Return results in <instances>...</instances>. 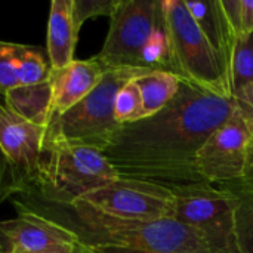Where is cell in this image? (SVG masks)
I'll return each instance as SVG.
<instances>
[{
    "instance_id": "cell-1",
    "label": "cell",
    "mask_w": 253,
    "mask_h": 253,
    "mask_svg": "<svg viewBox=\"0 0 253 253\" xmlns=\"http://www.w3.org/2000/svg\"><path fill=\"white\" fill-rule=\"evenodd\" d=\"M233 98L181 82L176 96L157 114L122 125L104 151L122 179L163 187L175 196L212 188L196 157L209 135L234 111Z\"/></svg>"
},
{
    "instance_id": "cell-2",
    "label": "cell",
    "mask_w": 253,
    "mask_h": 253,
    "mask_svg": "<svg viewBox=\"0 0 253 253\" xmlns=\"http://www.w3.org/2000/svg\"><path fill=\"white\" fill-rule=\"evenodd\" d=\"M34 215L62 225L90 246L130 248L151 253H211L202 237L175 218L122 219L93 211L82 202L59 205L25 193L10 199Z\"/></svg>"
},
{
    "instance_id": "cell-3",
    "label": "cell",
    "mask_w": 253,
    "mask_h": 253,
    "mask_svg": "<svg viewBox=\"0 0 253 253\" xmlns=\"http://www.w3.org/2000/svg\"><path fill=\"white\" fill-rule=\"evenodd\" d=\"M117 179V170L102 151L62 141H44L39 181L27 193L52 203L73 205Z\"/></svg>"
},
{
    "instance_id": "cell-4",
    "label": "cell",
    "mask_w": 253,
    "mask_h": 253,
    "mask_svg": "<svg viewBox=\"0 0 253 253\" xmlns=\"http://www.w3.org/2000/svg\"><path fill=\"white\" fill-rule=\"evenodd\" d=\"M150 71L153 70H107L101 82L87 96L64 114L49 120L44 141H62L70 145L90 147L104 153L122 126L114 116V102L119 90L126 83Z\"/></svg>"
},
{
    "instance_id": "cell-5",
    "label": "cell",
    "mask_w": 253,
    "mask_h": 253,
    "mask_svg": "<svg viewBox=\"0 0 253 253\" xmlns=\"http://www.w3.org/2000/svg\"><path fill=\"white\" fill-rule=\"evenodd\" d=\"M160 10L169 39L172 73L208 92L233 98L224 67L184 0H163Z\"/></svg>"
},
{
    "instance_id": "cell-6",
    "label": "cell",
    "mask_w": 253,
    "mask_h": 253,
    "mask_svg": "<svg viewBox=\"0 0 253 253\" xmlns=\"http://www.w3.org/2000/svg\"><path fill=\"white\" fill-rule=\"evenodd\" d=\"M162 19L157 0H119L110 16V28L95 56L105 70L144 68L142 50Z\"/></svg>"
},
{
    "instance_id": "cell-7",
    "label": "cell",
    "mask_w": 253,
    "mask_h": 253,
    "mask_svg": "<svg viewBox=\"0 0 253 253\" xmlns=\"http://www.w3.org/2000/svg\"><path fill=\"white\" fill-rule=\"evenodd\" d=\"M236 199L225 187L176 196L175 219L193 228L211 253H239L236 242Z\"/></svg>"
},
{
    "instance_id": "cell-8",
    "label": "cell",
    "mask_w": 253,
    "mask_h": 253,
    "mask_svg": "<svg viewBox=\"0 0 253 253\" xmlns=\"http://www.w3.org/2000/svg\"><path fill=\"white\" fill-rule=\"evenodd\" d=\"M252 133V122L234 108L233 114L200 147L196 157L199 175L215 187L239 184L248 166Z\"/></svg>"
},
{
    "instance_id": "cell-9",
    "label": "cell",
    "mask_w": 253,
    "mask_h": 253,
    "mask_svg": "<svg viewBox=\"0 0 253 253\" xmlns=\"http://www.w3.org/2000/svg\"><path fill=\"white\" fill-rule=\"evenodd\" d=\"M77 202L108 216L148 221L173 218L176 196L154 184L119 178Z\"/></svg>"
},
{
    "instance_id": "cell-10",
    "label": "cell",
    "mask_w": 253,
    "mask_h": 253,
    "mask_svg": "<svg viewBox=\"0 0 253 253\" xmlns=\"http://www.w3.org/2000/svg\"><path fill=\"white\" fill-rule=\"evenodd\" d=\"M44 135L46 127L22 119L0 99V150L13 172L19 194L30 191L39 181Z\"/></svg>"
},
{
    "instance_id": "cell-11",
    "label": "cell",
    "mask_w": 253,
    "mask_h": 253,
    "mask_svg": "<svg viewBox=\"0 0 253 253\" xmlns=\"http://www.w3.org/2000/svg\"><path fill=\"white\" fill-rule=\"evenodd\" d=\"M18 216L0 221V253H42L79 242L74 233L46 218L13 206Z\"/></svg>"
},
{
    "instance_id": "cell-12",
    "label": "cell",
    "mask_w": 253,
    "mask_h": 253,
    "mask_svg": "<svg viewBox=\"0 0 253 253\" xmlns=\"http://www.w3.org/2000/svg\"><path fill=\"white\" fill-rule=\"evenodd\" d=\"M105 71L95 56L90 59H74L64 68L52 70L50 119L64 114L87 96L101 82Z\"/></svg>"
},
{
    "instance_id": "cell-13",
    "label": "cell",
    "mask_w": 253,
    "mask_h": 253,
    "mask_svg": "<svg viewBox=\"0 0 253 253\" xmlns=\"http://www.w3.org/2000/svg\"><path fill=\"white\" fill-rule=\"evenodd\" d=\"M190 15L197 22L211 46L216 52L227 77L230 76L231 59L234 53L236 43L239 40L234 28L231 27L221 0L211 1H187L184 0ZM230 82V79H228Z\"/></svg>"
},
{
    "instance_id": "cell-14",
    "label": "cell",
    "mask_w": 253,
    "mask_h": 253,
    "mask_svg": "<svg viewBox=\"0 0 253 253\" xmlns=\"http://www.w3.org/2000/svg\"><path fill=\"white\" fill-rule=\"evenodd\" d=\"M79 33L73 18V0H52L46 46L52 70L64 68L74 61Z\"/></svg>"
},
{
    "instance_id": "cell-15",
    "label": "cell",
    "mask_w": 253,
    "mask_h": 253,
    "mask_svg": "<svg viewBox=\"0 0 253 253\" xmlns=\"http://www.w3.org/2000/svg\"><path fill=\"white\" fill-rule=\"evenodd\" d=\"M4 104L22 119L46 127L52 108L50 79L37 84H19L3 96Z\"/></svg>"
},
{
    "instance_id": "cell-16",
    "label": "cell",
    "mask_w": 253,
    "mask_h": 253,
    "mask_svg": "<svg viewBox=\"0 0 253 253\" xmlns=\"http://www.w3.org/2000/svg\"><path fill=\"white\" fill-rule=\"evenodd\" d=\"M181 77L170 71L153 70L135 79L142 96L144 119L162 111L178 93Z\"/></svg>"
},
{
    "instance_id": "cell-17",
    "label": "cell",
    "mask_w": 253,
    "mask_h": 253,
    "mask_svg": "<svg viewBox=\"0 0 253 253\" xmlns=\"http://www.w3.org/2000/svg\"><path fill=\"white\" fill-rule=\"evenodd\" d=\"M13 55L19 84H37L50 79L52 67L43 47L13 43Z\"/></svg>"
},
{
    "instance_id": "cell-18",
    "label": "cell",
    "mask_w": 253,
    "mask_h": 253,
    "mask_svg": "<svg viewBox=\"0 0 253 253\" xmlns=\"http://www.w3.org/2000/svg\"><path fill=\"white\" fill-rule=\"evenodd\" d=\"M236 199V242L239 253H253V191L239 185H225Z\"/></svg>"
},
{
    "instance_id": "cell-19",
    "label": "cell",
    "mask_w": 253,
    "mask_h": 253,
    "mask_svg": "<svg viewBox=\"0 0 253 253\" xmlns=\"http://www.w3.org/2000/svg\"><path fill=\"white\" fill-rule=\"evenodd\" d=\"M228 79L231 96L253 84V33L237 40Z\"/></svg>"
},
{
    "instance_id": "cell-20",
    "label": "cell",
    "mask_w": 253,
    "mask_h": 253,
    "mask_svg": "<svg viewBox=\"0 0 253 253\" xmlns=\"http://www.w3.org/2000/svg\"><path fill=\"white\" fill-rule=\"evenodd\" d=\"M142 67L150 70L170 71V47L166 30L163 27V18L153 31L150 40L142 50Z\"/></svg>"
},
{
    "instance_id": "cell-21",
    "label": "cell",
    "mask_w": 253,
    "mask_h": 253,
    "mask_svg": "<svg viewBox=\"0 0 253 253\" xmlns=\"http://www.w3.org/2000/svg\"><path fill=\"white\" fill-rule=\"evenodd\" d=\"M114 116L119 125H129L144 119L142 96L135 80L126 83L119 90L114 102Z\"/></svg>"
},
{
    "instance_id": "cell-22",
    "label": "cell",
    "mask_w": 253,
    "mask_h": 253,
    "mask_svg": "<svg viewBox=\"0 0 253 253\" xmlns=\"http://www.w3.org/2000/svg\"><path fill=\"white\" fill-rule=\"evenodd\" d=\"M119 0H73V18L76 27L82 25L96 16H111Z\"/></svg>"
},
{
    "instance_id": "cell-23",
    "label": "cell",
    "mask_w": 253,
    "mask_h": 253,
    "mask_svg": "<svg viewBox=\"0 0 253 253\" xmlns=\"http://www.w3.org/2000/svg\"><path fill=\"white\" fill-rule=\"evenodd\" d=\"M19 86L13 55V43L0 40V96Z\"/></svg>"
},
{
    "instance_id": "cell-24",
    "label": "cell",
    "mask_w": 253,
    "mask_h": 253,
    "mask_svg": "<svg viewBox=\"0 0 253 253\" xmlns=\"http://www.w3.org/2000/svg\"><path fill=\"white\" fill-rule=\"evenodd\" d=\"M19 194V188L15 182L13 172L0 150V205L10 200L12 197Z\"/></svg>"
},
{
    "instance_id": "cell-25",
    "label": "cell",
    "mask_w": 253,
    "mask_h": 253,
    "mask_svg": "<svg viewBox=\"0 0 253 253\" xmlns=\"http://www.w3.org/2000/svg\"><path fill=\"white\" fill-rule=\"evenodd\" d=\"M233 99H234L236 108L240 110L242 114L253 123V84L236 93Z\"/></svg>"
},
{
    "instance_id": "cell-26",
    "label": "cell",
    "mask_w": 253,
    "mask_h": 253,
    "mask_svg": "<svg viewBox=\"0 0 253 253\" xmlns=\"http://www.w3.org/2000/svg\"><path fill=\"white\" fill-rule=\"evenodd\" d=\"M242 37L253 33V0H240Z\"/></svg>"
},
{
    "instance_id": "cell-27",
    "label": "cell",
    "mask_w": 253,
    "mask_h": 253,
    "mask_svg": "<svg viewBox=\"0 0 253 253\" xmlns=\"http://www.w3.org/2000/svg\"><path fill=\"white\" fill-rule=\"evenodd\" d=\"M233 185H239L245 190H252L253 191V133L252 141H251V150H249V159H248V166L245 170V176L239 184H233Z\"/></svg>"
},
{
    "instance_id": "cell-28",
    "label": "cell",
    "mask_w": 253,
    "mask_h": 253,
    "mask_svg": "<svg viewBox=\"0 0 253 253\" xmlns=\"http://www.w3.org/2000/svg\"><path fill=\"white\" fill-rule=\"evenodd\" d=\"M42 253H96L93 248L82 243V242H77L71 246H65V248H58V249H53V251H47V252Z\"/></svg>"
},
{
    "instance_id": "cell-29",
    "label": "cell",
    "mask_w": 253,
    "mask_h": 253,
    "mask_svg": "<svg viewBox=\"0 0 253 253\" xmlns=\"http://www.w3.org/2000/svg\"><path fill=\"white\" fill-rule=\"evenodd\" d=\"M96 253H151L145 251H138V249H130V248H117V246H99L93 248Z\"/></svg>"
}]
</instances>
